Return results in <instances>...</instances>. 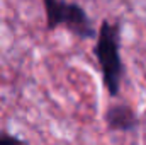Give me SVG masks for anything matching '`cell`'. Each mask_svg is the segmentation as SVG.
Here are the masks:
<instances>
[{
	"instance_id": "obj_3",
	"label": "cell",
	"mask_w": 146,
	"mask_h": 145,
	"mask_svg": "<svg viewBox=\"0 0 146 145\" xmlns=\"http://www.w3.org/2000/svg\"><path fill=\"white\" fill-rule=\"evenodd\" d=\"M106 125L110 132H134L139 126V119L136 113L129 108L127 104H114L109 106L104 114Z\"/></svg>"
},
{
	"instance_id": "obj_4",
	"label": "cell",
	"mask_w": 146,
	"mask_h": 145,
	"mask_svg": "<svg viewBox=\"0 0 146 145\" xmlns=\"http://www.w3.org/2000/svg\"><path fill=\"white\" fill-rule=\"evenodd\" d=\"M0 145H27V142L10 133H0Z\"/></svg>"
},
{
	"instance_id": "obj_1",
	"label": "cell",
	"mask_w": 146,
	"mask_h": 145,
	"mask_svg": "<svg viewBox=\"0 0 146 145\" xmlns=\"http://www.w3.org/2000/svg\"><path fill=\"white\" fill-rule=\"evenodd\" d=\"M94 55L100 67L104 87L107 89L109 96H119L124 79V63L121 58V22L117 19L102 21L97 41L94 44Z\"/></svg>"
},
{
	"instance_id": "obj_2",
	"label": "cell",
	"mask_w": 146,
	"mask_h": 145,
	"mask_svg": "<svg viewBox=\"0 0 146 145\" xmlns=\"http://www.w3.org/2000/svg\"><path fill=\"white\" fill-rule=\"evenodd\" d=\"M44 10L48 31H54L60 26H66V29L80 39H94L99 36L92 19L78 3L63 0H44Z\"/></svg>"
}]
</instances>
